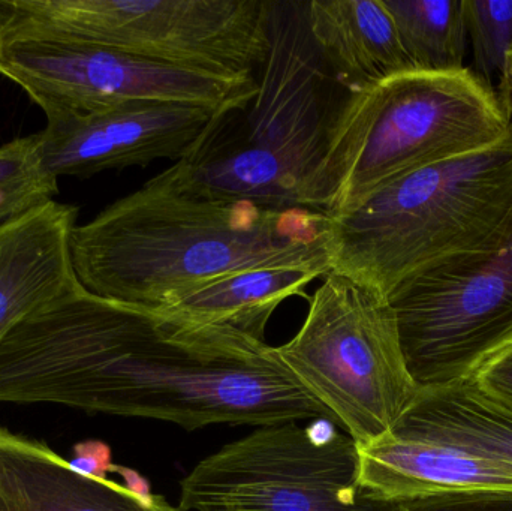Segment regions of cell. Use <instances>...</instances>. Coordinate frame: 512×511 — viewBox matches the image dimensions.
Instances as JSON below:
<instances>
[{
    "label": "cell",
    "instance_id": "obj_17",
    "mask_svg": "<svg viewBox=\"0 0 512 511\" xmlns=\"http://www.w3.org/2000/svg\"><path fill=\"white\" fill-rule=\"evenodd\" d=\"M417 71L465 69V0H384Z\"/></svg>",
    "mask_w": 512,
    "mask_h": 511
},
{
    "label": "cell",
    "instance_id": "obj_4",
    "mask_svg": "<svg viewBox=\"0 0 512 511\" xmlns=\"http://www.w3.org/2000/svg\"><path fill=\"white\" fill-rule=\"evenodd\" d=\"M512 206V131L480 152L402 174L330 219L331 272L390 299L403 282L471 251Z\"/></svg>",
    "mask_w": 512,
    "mask_h": 511
},
{
    "label": "cell",
    "instance_id": "obj_19",
    "mask_svg": "<svg viewBox=\"0 0 512 511\" xmlns=\"http://www.w3.org/2000/svg\"><path fill=\"white\" fill-rule=\"evenodd\" d=\"M57 180L42 164L39 132L0 146V192L8 221L53 200Z\"/></svg>",
    "mask_w": 512,
    "mask_h": 511
},
{
    "label": "cell",
    "instance_id": "obj_2",
    "mask_svg": "<svg viewBox=\"0 0 512 511\" xmlns=\"http://www.w3.org/2000/svg\"><path fill=\"white\" fill-rule=\"evenodd\" d=\"M309 2L265 0L267 51L254 98L225 111L171 174L213 200L303 207V194L351 96L316 45Z\"/></svg>",
    "mask_w": 512,
    "mask_h": 511
},
{
    "label": "cell",
    "instance_id": "obj_7",
    "mask_svg": "<svg viewBox=\"0 0 512 511\" xmlns=\"http://www.w3.org/2000/svg\"><path fill=\"white\" fill-rule=\"evenodd\" d=\"M388 303L420 390L468 381L512 345V206L480 245L412 276Z\"/></svg>",
    "mask_w": 512,
    "mask_h": 511
},
{
    "label": "cell",
    "instance_id": "obj_14",
    "mask_svg": "<svg viewBox=\"0 0 512 511\" xmlns=\"http://www.w3.org/2000/svg\"><path fill=\"white\" fill-rule=\"evenodd\" d=\"M307 20L331 71L351 92L417 71L384 0H312Z\"/></svg>",
    "mask_w": 512,
    "mask_h": 511
},
{
    "label": "cell",
    "instance_id": "obj_9",
    "mask_svg": "<svg viewBox=\"0 0 512 511\" xmlns=\"http://www.w3.org/2000/svg\"><path fill=\"white\" fill-rule=\"evenodd\" d=\"M0 75L45 117L86 114L134 101L245 107L256 80H230L98 45L0 33Z\"/></svg>",
    "mask_w": 512,
    "mask_h": 511
},
{
    "label": "cell",
    "instance_id": "obj_22",
    "mask_svg": "<svg viewBox=\"0 0 512 511\" xmlns=\"http://www.w3.org/2000/svg\"><path fill=\"white\" fill-rule=\"evenodd\" d=\"M74 458L69 465L72 470L92 479L105 480L113 471L114 462L111 449L102 441H81L74 446Z\"/></svg>",
    "mask_w": 512,
    "mask_h": 511
},
{
    "label": "cell",
    "instance_id": "obj_18",
    "mask_svg": "<svg viewBox=\"0 0 512 511\" xmlns=\"http://www.w3.org/2000/svg\"><path fill=\"white\" fill-rule=\"evenodd\" d=\"M465 23L472 50L469 69L512 122V0H465Z\"/></svg>",
    "mask_w": 512,
    "mask_h": 511
},
{
    "label": "cell",
    "instance_id": "obj_10",
    "mask_svg": "<svg viewBox=\"0 0 512 511\" xmlns=\"http://www.w3.org/2000/svg\"><path fill=\"white\" fill-rule=\"evenodd\" d=\"M174 102L134 101L86 114L47 117L39 132L42 164L51 176L90 177L185 158L222 113Z\"/></svg>",
    "mask_w": 512,
    "mask_h": 511
},
{
    "label": "cell",
    "instance_id": "obj_11",
    "mask_svg": "<svg viewBox=\"0 0 512 511\" xmlns=\"http://www.w3.org/2000/svg\"><path fill=\"white\" fill-rule=\"evenodd\" d=\"M77 215L51 200L0 224V339L80 287L71 255Z\"/></svg>",
    "mask_w": 512,
    "mask_h": 511
},
{
    "label": "cell",
    "instance_id": "obj_1",
    "mask_svg": "<svg viewBox=\"0 0 512 511\" xmlns=\"http://www.w3.org/2000/svg\"><path fill=\"white\" fill-rule=\"evenodd\" d=\"M71 255L84 290L156 311L243 270L309 264L331 272L330 219L307 207L213 200L165 170L75 225Z\"/></svg>",
    "mask_w": 512,
    "mask_h": 511
},
{
    "label": "cell",
    "instance_id": "obj_23",
    "mask_svg": "<svg viewBox=\"0 0 512 511\" xmlns=\"http://www.w3.org/2000/svg\"><path fill=\"white\" fill-rule=\"evenodd\" d=\"M111 473L119 474L123 480H125V488L134 494L140 495L143 498H152V489H150L149 482L144 477H141L140 473L131 470V468L120 467V465L114 464L113 471Z\"/></svg>",
    "mask_w": 512,
    "mask_h": 511
},
{
    "label": "cell",
    "instance_id": "obj_8",
    "mask_svg": "<svg viewBox=\"0 0 512 511\" xmlns=\"http://www.w3.org/2000/svg\"><path fill=\"white\" fill-rule=\"evenodd\" d=\"M182 511H400L361 482L349 435L295 422L259 426L203 459L180 489Z\"/></svg>",
    "mask_w": 512,
    "mask_h": 511
},
{
    "label": "cell",
    "instance_id": "obj_6",
    "mask_svg": "<svg viewBox=\"0 0 512 511\" xmlns=\"http://www.w3.org/2000/svg\"><path fill=\"white\" fill-rule=\"evenodd\" d=\"M322 279L303 326L276 353L334 425L366 446L396 426L421 390L390 303L339 273Z\"/></svg>",
    "mask_w": 512,
    "mask_h": 511
},
{
    "label": "cell",
    "instance_id": "obj_25",
    "mask_svg": "<svg viewBox=\"0 0 512 511\" xmlns=\"http://www.w3.org/2000/svg\"><path fill=\"white\" fill-rule=\"evenodd\" d=\"M511 74H510V90H511V113H512V56L510 59Z\"/></svg>",
    "mask_w": 512,
    "mask_h": 511
},
{
    "label": "cell",
    "instance_id": "obj_16",
    "mask_svg": "<svg viewBox=\"0 0 512 511\" xmlns=\"http://www.w3.org/2000/svg\"><path fill=\"white\" fill-rule=\"evenodd\" d=\"M391 431L512 465V413L484 398L469 381L421 390Z\"/></svg>",
    "mask_w": 512,
    "mask_h": 511
},
{
    "label": "cell",
    "instance_id": "obj_24",
    "mask_svg": "<svg viewBox=\"0 0 512 511\" xmlns=\"http://www.w3.org/2000/svg\"><path fill=\"white\" fill-rule=\"evenodd\" d=\"M5 221H8V215H6L5 197H3L2 192H0V224Z\"/></svg>",
    "mask_w": 512,
    "mask_h": 511
},
{
    "label": "cell",
    "instance_id": "obj_5",
    "mask_svg": "<svg viewBox=\"0 0 512 511\" xmlns=\"http://www.w3.org/2000/svg\"><path fill=\"white\" fill-rule=\"evenodd\" d=\"M0 33L98 45L230 80H256L265 0H0Z\"/></svg>",
    "mask_w": 512,
    "mask_h": 511
},
{
    "label": "cell",
    "instance_id": "obj_12",
    "mask_svg": "<svg viewBox=\"0 0 512 511\" xmlns=\"http://www.w3.org/2000/svg\"><path fill=\"white\" fill-rule=\"evenodd\" d=\"M361 482L385 500L512 492V465L460 447L390 431L358 446Z\"/></svg>",
    "mask_w": 512,
    "mask_h": 511
},
{
    "label": "cell",
    "instance_id": "obj_26",
    "mask_svg": "<svg viewBox=\"0 0 512 511\" xmlns=\"http://www.w3.org/2000/svg\"><path fill=\"white\" fill-rule=\"evenodd\" d=\"M0 511H6L5 506H3L2 501H0Z\"/></svg>",
    "mask_w": 512,
    "mask_h": 511
},
{
    "label": "cell",
    "instance_id": "obj_3",
    "mask_svg": "<svg viewBox=\"0 0 512 511\" xmlns=\"http://www.w3.org/2000/svg\"><path fill=\"white\" fill-rule=\"evenodd\" d=\"M510 117L471 69L409 71L352 92L303 207L342 215L402 174L495 146Z\"/></svg>",
    "mask_w": 512,
    "mask_h": 511
},
{
    "label": "cell",
    "instance_id": "obj_13",
    "mask_svg": "<svg viewBox=\"0 0 512 511\" xmlns=\"http://www.w3.org/2000/svg\"><path fill=\"white\" fill-rule=\"evenodd\" d=\"M0 501L6 511H182L111 480L72 470L48 444L0 426Z\"/></svg>",
    "mask_w": 512,
    "mask_h": 511
},
{
    "label": "cell",
    "instance_id": "obj_15",
    "mask_svg": "<svg viewBox=\"0 0 512 511\" xmlns=\"http://www.w3.org/2000/svg\"><path fill=\"white\" fill-rule=\"evenodd\" d=\"M328 273L327 267L309 264L243 270L204 282L156 312L189 323L231 327L264 341L265 327L277 306L288 297L303 296L313 279Z\"/></svg>",
    "mask_w": 512,
    "mask_h": 511
},
{
    "label": "cell",
    "instance_id": "obj_21",
    "mask_svg": "<svg viewBox=\"0 0 512 511\" xmlns=\"http://www.w3.org/2000/svg\"><path fill=\"white\" fill-rule=\"evenodd\" d=\"M468 381L484 398L512 413V345L487 360Z\"/></svg>",
    "mask_w": 512,
    "mask_h": 511
},
{
    "label": "cell",
    "instance_id": "obj_20",
    "mask_svg": "<svg viewBox=\"0 0 512 511\" xmlns=\"http://www.w3.org/2000/svg\"><path fill=\"white\" fill-rule=\"evenodd\" d=\"M400 511H512V492H474L403 501Z\"/></svg>",
    "mask_w": 512,
    "mask_h": 511
}]
</instances>
